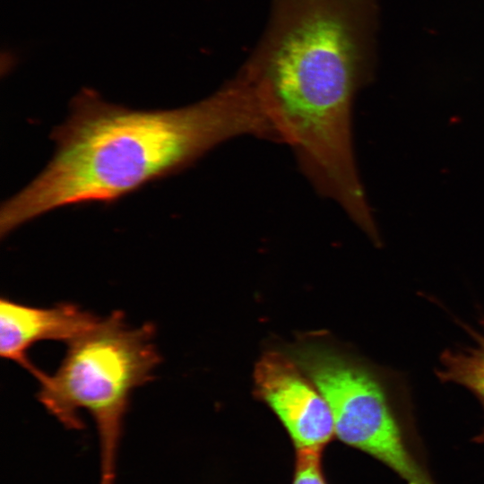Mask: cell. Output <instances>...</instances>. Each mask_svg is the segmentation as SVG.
<instances>
[{
	"mask_svg": "<svg viewBox=\"0 0 484 484\" xmlns=\"http://www.w3.org/2000/svg\"><path fill=\"white\" fill-rule=\"evenodd\" d=\"M275 142V130L239 74L210 97L169 110H136L83 89L52 132L56 151L36 178L3 203L2 238L55 209L113 203L186 169L231 138Z\"/></svg>",
	"mask_w": 484,
	"mask_h": 484,
	"instance_id": "obj_1",
	"label": "cell"
},
{
	"mask_svg": "<svg viewBox=\"0 0 484 484\" xmlns=\"http://www.w3.org/2000/svg\"><path fill=\"white\" fill-rule=\"evenodd\" d=\"M379 0H272L263 39L239 72L307 175L355 165L351 109L372 79Z\"/></svg>",
	"mask_w": 484,
	"mask_h": 484,
	"instance_id": "obj_2",
	"label": "cell"
},
{
	"mask_svg": "<svg viewBox=\"0 0 484 484\" xmlns=\"http://www.w3.org/2000/svg\"><path fill=\"white\" fill-rule=\"evenodd\" d=\"M151 324L132 327L120 311L100 318L68 343L56 371L36 376L38 400L65 428L81 429V410L93 418L100 448V484H114L123 422L133 392L160 362Z\"/></svg>",
	"mask_w": 484,
	"mask_h": 484,
	"instance_id": "obj_3",
	"label": "cell"
},
{
	"mask_svg": "<svg viewBox=\"0 0 484 484\" xmlns=\"http://www.w3.org/2000/svg\"><path fill=\"white\" fill-rule=\"evenodd\" d=\"M292 354L326 400L340 440L407 484H435L411 448V400L401 374L319 341H301Z\"/></svg>",
	"mask_w": 484,
	"mask_h": 484,
	"instance_id": "obj_4",
	"label": "cell"
},
{
	"mask_svg": "<svg viewBox=\"0 0 484 484\" xmlns=\"http://www.w3.org/2000/svg\"><path fill=\"white\" fill-rule=\"evenodd\" d=\"M256 397L275 413L298 451L322 450L334 433L331 409L298 363L282 352H264L253 374Z\"/></svg>",
	"mask_w": 484,
	"mask_h": 484,
	"instance_id": "obj_5",
	"label": "cell"
},
{
	"mask_svg": "<svg viewBox=\"0 0 484 484\" xmlns=\"http://www.w3.org/2000/svg\"><path fill=\"white\" fill-rule=\"evenodd\" d=\"M100 318L70 303L38 307L0 300V354L12 360L34 377L40 371L28 359L27 351L41 341H65L79 338Z\"/></svg>",
	"mask_w": 484,
	"mask_h": 484,
	"instance_id": "obj_6",
	"label": "cell"
},
{
	"mask_svg": "<svg viewBox=\"0 0 484 484\" xmlns=\"http://www.w3.org/2000/svg\"><path fill=\"white\" fill-rule=\"evenodd\" d=\"M480 323V329L465 325L472 339L471 345L443 351L436 375L443 383H454L468 389L484 409V318ZM475 440L484 442V428Z\"/></svg>",
	"mask_w": 484,
	"mask_h": 484,
	"instance_id": "obj_7",
	"label": "cell"
},
{
	"mask_svg": "<svg viewBox=\"0 0 484 484\" xmlns=\"http://www.w3.org/2000/svg\"><path fill=\"white\" fill-rule=\"evenodd\" d=\"M321 450L298 451V465L292 484H325L320 470Z\"/></svg>",
	"mask_w": 484,
	"mask_h": 484,
	"instance_id": "obj_8",
	"label": "cell"
}]
</instances>
